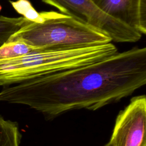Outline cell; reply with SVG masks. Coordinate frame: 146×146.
Returning a JSON list of instances; mask_svg holds the SVG:
<instances>
[{"label":"cell","instance_id":"obj_1","mask_svg":"<svg viewBox=\"0 0 146 146\" xmlns=\"http://www.w3.org/2000/svg\"><path fill=\"white\" fill-rule=\"evenodd\" d=\"M146 84V48L5 86L0 101L26 105L47 119L80 109L96 110Z\"/></svg>","mask_w":146,"mask_h":146},{"label":"cell","instance_id":"obj_2","mask_svg":"<svg viewBox=\"0 0 146 146\" xmlns=\"http://www.w3.org/2000/svg\"><path fill=\"white\" fill-rule=\"evenodd\" d=\"M117 52L112 43L72 48H34L0 60V86H9L53 72L92 64Z\"/></svg>","mask_w":146,"mask_h":146},{"label":"cell","instance_id":"obj_3","mask_svg":"<svg viewBox=\"0 0 146 146\" xmlns=\"http://www.w3.org/2000/svg\"><path fill=\"white\" fill-rule=\"evenodd\" d=\"M111 42L103 33L54 11L39 12L35 22L28 20L7 41L23 43L34 48H72Z\"/></svg>","mask_w":146,"mask_h":146},{"label":"cell","instance_id":"obj_4","mask_svg":"<svg viewBox=\"0 0 146 146\" xmlns=\"http://www.w3.org/2000/svg\"><path fill=\"white\" fill-rule=\"evenodd\" d=\"M90 27L107 35L115 42L132 43L139 40L142 35L111 17L91 0H42Z\"/></svg>","mask_w":146,"mask_h":146},{"label":"cell","instance_id":"obj_5","mask_svg":"<svg viewBox=\"0 0 146 146\" xmlns=\"http://www.w3.org/2000/svg\"><path fill=\"white\" fill-rule=\"evenodd\" d=\"M112 146H146V97L132 98L120 111L110 140Z\"/></svg>","mask_w":146,"mask_h":146},{"label":"cell","instance_id":"obj_6","mask_svg":"<svg viewBox=\"0 0 146 146\" xmlns=\"http://www.w3.org/2000/svg\"><path fill=\"white\" fill-rule=\"evenodd\" d=\"M102 11L141 35L146 34V0H91Z\"/></svg>","mask_w":146,"mask_h":146},{"label":"cell","instance_id":"obj_7","mask_svg":"<svg viewBox=\"0 0 146 146\" xmlns=\"http://www.w3.org/2000/svg\"><path fill=\"white\" fill-rule=\"evenodd\" d=\"M21 139L18 124L0 116V146H19Z\"/></svg>","mask_w":146,"mask_h":146},{"label":"cell","instance_id":"obj_8","mask_svg":"<svg viewBox=\"0 0 146 146\" xmlns=\"http://www.w3.org/2000/svg\"><path fill=\"white\" fill-rule=\"evenodd\" d=\"M27 21L28 19L23 17L13 18L0 15V47L7 42L9 38Z\"/></svg>","mask_w":146,"mask_h":146},{"label":"cell","instance_id":"obj_9","mask_svg":"<svg viewBox=\"0 0 146 146\" xmlns=\"http://www.w3.org/2000/svg\"><path fill=\"white\" fill-rule=\"evenodd\" d=\"M34 48L21 42H6L0 47V60L26 54Z\"/></svg>","mask_w":146,"mask_h":146},{"label":"cell","instance_id":"obj_10","mask_svg":"<svg viewBox=\"0 0 146 146\" xmlns=\"http://www.w3.org/2000/svg\"><path fill=\"white\" fill-rule=\"evenodd\" d=\"M10 2L15 11L26 19L33 22H35L38 19L39 12L35 10L29 0L10 1Z\"/></svg>","mask_w":146,"mask_h":146},{"label":"cell","instance_id":"obj_11","mask_svg":"<svg viewBox=\"0 0 146 146\" xmlns=\"http://www.w3.org/2000/svg\"><path fill=\"white\" fill-rule=\"evenodd\" d=\"M104 146H112V144L110 143V142L109 141L108 143H107L105 145H104Z\"/></svg>","mask_w":146,"mask_h":146},{"label":"cell","instance_id":"obj_12","mask_svg":"<svg viewBox=\"0 0 146 146\" xmlns=\"http://www.w3.org/2000/svg\"><path fill=\"white\" fill-rule=\"evenodd\" d=\"M2 10V6H1V5H0V11H1V10Z\"/></svg>","mask_w":146,"mask_h":146}]
</instances>
